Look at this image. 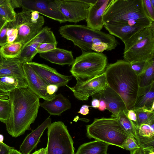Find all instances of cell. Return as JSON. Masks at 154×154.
I'll use <instances>...</instances> for the list:
<instances>
[{
    "label": "cell",
    "mask_w": 154,
    "mask_h": 154,
    "mask_svg": "<svg viewBox=\"0 0 154 154\" xmlns=\"http://www.w3.org/2000/svg\"><path fill=\"white\" fill-rule=\"evenodd\" d=\"M11 105L7 130L13 137L23 134L31 129L36 118L40 106L39 99L28 87L17 88L9 92Z\"/></svg>",
    "instance_id": "1"
},
{
    "label": "cell",
    "mask_w": 154,
    "mask_h": 154,
    "mask_svg": "<svg viewBox=\"0 0 154 154\" xmlns=\"http://www.w3.org/2000/svg\"><path fill=\"white\" fill-rule=\"evenodd\" d=\"M104 72L107 85L120 96L128 110L133 109L139 85L138 76L130 63L118 60L107 66Z\"/></svg>",
    "instance_id": "2"
},
{
    "label": "cell",
    "mask_w": 154,
    "mask_h": 154,
    "mask_svg": "<svg viewBox=\"0 0 154 154\" xmlns=\"http://www.w3.org/2000/svg\"><path fill=\"white\" fill-rule=\"evenodd\" d=\"M103 20L104 24H125L143 27L154 22L147 17L143 0H110Z\"/></svg>",
    "instance_id": "3"
},
{
    "label": "cell",
    "mask_w": 154,
    "mask_h": 154,
    "mask_svg": "<svg viewBox=\"0 0 154 154\" xmlns=\"http://www.w3.org/2000/svg\"><path fill=\"white\" fill-rule=\"evenodd\" d=\"M124 60L129 63L154 58V23L139 30L123 42Z\"/></svg>",
    "instance_id": "4"
},
{
    "label": "cell",
    "mask_w": 154,
    "mask_h": 154,
    "mask_svg": "<svg viewBox=\"0 0 154 154\" xmlns=\"http://www.w3.org/2000/svg\"><path fill=\"white\" fill-rule=\"evenodd\" d=\"M87 137L104 142L109 145L122 148L129 135L119 123L116 118H95L86 126Z\"/></svg>",
    "instance_id": "5"
},
{
    "label": "cell",
    "mask_w": 154,
    "mask_h": 154,
    "mask_svg": "<svg viewBox=\"0 0 154 154\" xmlns=\"http://www.w3.org/2000/svg\"><path fill=\"white\" fill-rule=\"evenodd\" d=\"M107 63V57L102 52H83L75 59L70 71L76 80L85 81L103 73Z\"/></svg>",
    "instance_id": "6"
},
{
    "label": "cell",
    "mask_w": 154,
    "mask_h": 154,
    "mask_svg": "<svg viewBox=\"0 0 154 154\" xmlns=\"http://www.w3.org/2000/svg\"><path fill=\"white\" fill-rule=\"evenodd\" d=\"M59 31L63 38L72 41L83 52L92 51V48L101 44L105 37L104 32L91 29L86 26L66 25Z\"/></svg>",
    "instance_id": "7"
},
{
    "label": "cell",
    "mask_w": 154,
    "mask_h": 154,
    "mask_svg": "<svg viewBox=\"0 0 154 154\" xmlns=\"http://www.w3.org/2000/svg\"><path fill=\"white\" fill-rule=\"evenodd\" d=\"M13 22L18 30L15 42L21 43L23 47L42 30L45 20L36 11L22 9L16 14V20Z\"/></svg>",
    "instance_id": "8"
},
{
    "label": "cell",
    "mask_w": 154,
    "mask_h": 154,
    "mask_svg": "<svg viewBox=\"0 0 154 154\" xmlns=\"http://www.w3.org/2000/svg\"><path fill=\"white\" fill-rule=\"evenodd\" d=\"M47 128L46 154H75L73 141L63 122H54Z\"/></svg>",
    "instance_id": "9"
},
{
    "label": "cell",
    "mask_w": 154,
    "mask_h": 154,
    "mask_svg": "<svg viewBox=\"0 0 154 154\" xmlns=\"http://www.w3.org/2000/svg\"><path fill=\"white\" fill-rule=\"evenodd\" d=\"M96 0H55L51 1L50 9L59 11L66 22L77 23L85 20L90 5Z\"/></svg>",
    "instance_id": "10"
},
{
    "label": "cell",
    "mask_w": 154,
    "mask_h": 154,
    "mask_svg": "<svg viewBox=\"0 0 154 154\" xmlns=\"http://www.w3.org/2000/svg\"><path fill=\"white\" fill-rule=\"evenodd\" d=\"M107 85L104 72L85 81L76 80V85L72 87L66 86L73 92L76 98L85 101L88 100L90 97L105 89Z\"/></svg>",
    "instance_id": "11"
},
{
    "label": "cell",
    "mask_w": 154,
    "mask_h": 154,
    "mask_svg": "<svg viewBox=\"0 0 154 154\" xmlns=\"http://www.w3.org/2000/svg\"><path fill=\"white\" fill-rule=\"evenodd\" d=\"M45 42L58 43L55 35L48 26H45L34 38L22 48L18 57L23 63L32 62L37 53V49L39 45Z\"/></svg>",
    "instance_id": "12"
},
{
    "label": "cell",
    "mask_w": 154,
    "mask_h": 154,
    "mask_svg": "<svg viewBox=\"0 0 154 154\" xmlns=\"http://www.w3.org/2000/svg\"><path fill=\"white\" fill-rule=\"evenodd\" d=\"M51 1L42 0H12L14 8L22 7V9L35 11L60 23L66 22L63 15L58 11L52 10L49 6Z\"/></svg>",
    "instance_id": "13"
},
{
    "label": "cell",
    "mask_w": 154,
    "mask_h": 154,
    "mask_svg": "<svg viewBox=\"0 0 154 154\" xmlns=\"http://www.w3.org/2000/svg\"><path fill=\"white\" fill-rule=\"evenodd\" d=\"M34 71L48 85H54L59 87L67 86L72 76L59 73L54 69L44 64L28 62Z\"/></svg>",
    "instance_id": "14"
},
{
    "label": "cell",
    "mask_w": 154,
    "mask_h": 154,
    "mask_svg": "<svg viewBox=\"0 0 154 154\" xmlns=\"http://www.w3.org/2000/svg\"><path fill=\"white\" fill-rule=\"evenodd\" d=\"M22 67L28 87L39 99L48 100L54 98L56 93L50 95L47 93L46 88L48 85L36 73L28 62L23 63Z\"/></svg>",
    "instance_id": "15"
},
{
    "label": "cell",
    "mask_w": 154,
    "mask_h": 154,
    "mask_svg": "<svg viewBox=\"0 0 154 154\" xmlns=\"http://www.w3.org/2000/svg\"><path fill=\"white\" fill-rule=\"evenodd\" d=\"M105 102L106 109L112 113L111 117L117 118L123 110L127 111L126 105L120 96L108 85L103 90L91 96Z\"/></svg>",
    "instance_id": "16"
},
{
    "label": "cell",
    "mask_w": 154,
    "mask_h": 154,
    "mask_svg": "<svg viewBox=\"0 0 154 154\" xmlns=\"http://www.w3.org/2000/svg\"><path fill=\"white\" fill-rule=\"evenodd\" d=\"M110 0H96L89 7L86 19L87 26L94 30L101 31L104 26L103 16Z\"/></svg>",
    "instance_id": "17"
},
{
    "label": "cell",
    "mask_w": 154,
    "mask_h": 154,
    "mask_svg": "<svg viewBox=\"0 0 154 154\" xmlns=\"http://www.w3.org/2000/svg\"><path fill=\"white\" fill-rule=\"evenodd\" d=\"M51 119L49 117L40 126L26 137L20 147L23 154H30L36 148L40 141L41 137L44 131L51 123Z\"/></svg>",
    "instance_id": "18"
},
{
    "label": "cell",
    "mask_w": 154,
    "mask_h": 154,
    "mask_svg": "<svg viewBox=\"0 0 154 154\" xmlns=\"http://www.w3.org/2000/svg\"><path fill=\"white\" fill-rule=\"evenodd\" d=\"M136 139L144 150L154 148V120L135 128Z\"/></svg>",
    "instance_id": "19"
},
{
    "label": "cell",
    "mask_w": 154,
    "mask_h": 154,
    "mask_svg": "<svg viewBox=\"0 0 154 154\" xmlns=\"http://www.w3.org/2000/svg\"><path fill=\"white\" fill-rule=\"evenodd\" d=\"M39 54L41 58L51 63L60 65H68L72 66L75 59L72 51L57 48Z\"/></svg>",
    "instance_id": "20"
},
{
    "label": "cell",
    "mask_w": 154,
    "mask_h": 154,
    "mask_svg": "<svg viewBox=\"0 0 154 154\" xmlns=\"http://www.w3.org/2000/svg\"><path fill=\"white\" fill-rule=\"evenodd\" d=\"M40 106L50 115L60 116L63 112L71 108V104L61 94H56L52 99L40 103Z\"/></svg>",
    "instance_id": "21"
},
{
    "label": "cell",
    "mask_w": 154,
    "mask_h": 154,
    "mask_svg": "<svg viewBox=\"0 0 154 154\" xmlns=\"http://www.w3.org/2000/svg\"><path fill=\"white\" fill-rule=\"evenodd\" d=\"M154 82L147 86L139 87L133 109H142L154 111Z\"/></svg>",
    "instance_id": "22"
},
{
    "label": "cell",
    "mask_w": 154,
    "mask_h": 154,
    "mask_svg": "<svg viewBox=\"0 0 154 154\" xmlns=\"http://www.w3.org/2000/svg\"><path fill=\"white\" fill-rule=\"evenodd\" d=\"M104 27L109 34L117 37L124 42L140 29L144 28L128 24H104Z\"/></svg>",
    "instance_id": "23"
},
{
    "label": "cell",
    "mask_w": 154,
    "mask_h": 154,
    "mask_svg": "<svg viewBox=\"0 0 154 154\" xmlns=\"http://www.w3.org/2000/svg\"><path fill=\"white\" fill-rule=\"evenodd\" d=\"M23 63L18 58H3L0 63V76L13 75L25 77L22 67Z\"/></svg>",
    "instance_id": "24"
},
{
    "label": "cell",
    "mask_w": 154,
    "mask_h": 154,
    "mask_svg": "<svg viewBox=\"0 0 154 154\" xmlns=\"http://www.w3.org/2000/svg\"><path fill=\"white\" fill-rule=\"evenodd\" d=\"M109 145L103 141L95 140L81 145L75 154H107Z\"/></svg>",
    "instance_id": "25"
},
{
    "label": "cell",
    "mask_w": 154,
    "mask_h": 154,
    "mask_svg": "<svg viewBox=\"0 0 154 154\" xmlns=\"http://www.w3.org/2000/svg\"><path fill=\"white\" fill-rule=\"evenodd\" d=\"M0 85L8 92L17 88L28 87L25 77L13 75L0 76Z\"/></svg>",
    "instance_id": "26"
},
{
    "label": "cell",
    "mask_w": 154,
    "mask_h": 154,
    "mask_svg": "<svg viewBox=\"0 0 154 154\" xmlns=\"http://www.w3.org/2000/svg\"><path fill=\"white\" fill-rule=\"evenodd\" d=\"M139 87L149 86L154 82V58L148 61L143 72L138 76Z\"/></svg>",
    "instance_id": "27"
},
{
    "label": "cell",
    "mask_w": 154,
    "mask_h": 154,
    "mask_svg": "<svg viewBox=\"0 0 154 154\" xmlns=\"http://www.w3.org/2000/svg\"><path fill=\"white\" fill-rule=\"evenodd\" d=\"M20 43L14 42L7 43L0 48V53L3 58H18L23 48Z\"/></svg>",
    "instance_id": "28"
},
{
    "label": "cell",
    "mask_w": 154,
    "mask_h": 154,
    "mask_svg": "<svg viewBox=\"0 0 154 154\" xmlns=\"http://www.w3.org/2000/svg\"><path fill=\"white\" fill-rule=\"evenodd\" d=\"M14 9L11 0H0V15L8 22L16 20V13Z\"/></svg>",
    "instance_id": "29"
},
{
    "label": "cell",
    "mask_w": 154,
    "mask_h": 154,
    "mask_svg": "<svg viewBox=\"0 0 154 154\" xmlns=\"http://www.w3.org/2000/svg\"><path fill=\"white\" fill-rule=\"evenodd\" d=\"M127 111L123 110L120 112L117 117L118 122L125 131L129 135L136 139V133L134 123L127 116Z\"/></svg>",
    "instance_id": "30"
},
{
    "label": "cell",
    "mask_w": 154,
    "mask_h": 154,
    "mask_svg": "<svg viewBox=\"0 0 154 154\" xmlns=\"http://www.w3.org/2000/svg\"><path fill=\"white\" fill-rule=\"evenodd\" d=\"M137 116L135 128L140 127L142 124H147L154 120V111L144 109H134Z\"/></svg>",
    "instance_id": "31"
},
{
    "label": "cell",
    "mask_w": 154,
    "mask_h": 154,
    "mask_svg": "<svg viewBox=\"0 0 154 154\" xmlns=\"http://www.w3.org/2000/svg\"><path fill=\"white\" fill-rule=\"evenodd\" d=\"M11 105L8 100H3L0 103V121L6 124L9 118Z\"/></svg>",
    "instance_id": "32"
},
{
    "label": "cell",
    "mask_w": 154,
    "mask_h": 154,
    "mask_svg": "<svg viewBox=\"0 0 154 154\" xmlns=\"http://www.w3.org/2000/svg\"><path fill=\"white\" fill-rule=\"evenodd\" d=\"M6 34L7 43L13 42L16 40L18 35V30L13 22H8Z\"/></svg>",
    "instance_id": "33"
},
{
    "label": "cell",
    "mask_w": 154,
    "mask_h": 154,
    "mask_svg": "<svg viewBox=\"0 0 154 154\" xmlns=\"http://www.w3.org/2000/svg\"><path fill=\"white\" fill-rule=\"evenodd\" d=\"M140 147L136 139L133 137L129 136L124 142L122 148L131 151Z\"/></svg>",
    "instance_id": "34"
},
{
    "label": "cell",
    "mask_w": 154,
    "mask_h": 154,
    "mask_svg": "<svg viewBox=\"0 0 154 154\" xmlns=\"http://www.w3.org/2000/svg\"><path fill=\"white\" fill-rule=\"evenodd\" d=\"M146 13L149 19L154 21V7L151 4V0H143Z\"/></svg>",
    "instance_id": "35"
},
{
    "label": "cell",
    "mask_w": 154,
    "mask_h": 154,
    "mask_svg": "<svg viewBox=\"0 0 154 154\" xmlns=\"http://www.w3.org/2000/svg\"><path fill=\"white\" fill-rule=\"evenodd\" d=\"M148 61L137 62L130 63L131 69L137 76L142 73L145 69Z\"/></svg>",
    "instance_id": "36"
},
{
    "label": "cell",
    "mask_w": 154,
    "mask_h": 154,
    "mask_svg": "<svg viewBox=\"0 0 154 154\" xmlns=\"http://www.w3.org/2000/svg\"><path fill=\"white\" fill-rule=\"evenodd\" d=\"M57 44L51 42H45L40 44L37 49V53L49 51L57 48Z\"/></svg>",
    "instance_id": "37"
},
{
    "label": "cell",
    "mask_w": 154,
    "mask_h": 154,
    "mask_svg": "<svg viewBox=\"0 0 154 154\" xmlns=\"http://www.w3.org/2000/svg\"><path fill=\"white\" fill-rule=\"evenodd\" d=\"M7 21L4 25L0 32V46H2L7 44V36L6 34L7 27Z\"/></svg>",
    "instance_id": "38"
},
{
    "label": "cell",
    "mask_w": 154,
    "mask_h": 154,
    "mask_svg": "<svg viewBox=\"0 0 154 154\" xmlns=\"http://www.w3.org/2000/svg\"><path fill=\"white\" fill-rule=\"evenodd\" d=\"M127 116L128 119L133 122L135 127L137 116L134 111L133 109L128 110Z\"/></svg>",
    "instance_id": "39"
},
{
    "label": "cell",
    "mask_w": 154,
    "mask_h": 154,
    "mask_svg": "<svg viewBox=\"0 0 154 154\" xmlns=\"http://www.w3.org/2000/svg\"><path fill=\"white\" fill-rule=\"evenodd\" d=\"M58 88V86L55 85H48L46 88L47 92L49 95H53L57 91Z\"/></svg>",
    "instance_id": "40"
},
{
    "label": "cell",
    "mask_w": 154,
    "mask_h": 154,
    "mask_svg": "<svg viewBox=\"0 0 154 154\" xmlns=\"http://www.w3.org/2000/svg\"><path fill=\"white\" fill-rule=\"evenodd\" d=\"M3 143H0V154H7L11 148Z\"/></svg>",
    "instance_id": "41"
},
{
    "label": "cell",
    "mask_w": 154,
    "mask_h": 154,
    "mask_svg": "<svg viewBox=\"0 0 154 154\" xmlns=\"http://www.w3.org/2000/svg\"><path fill=\"white\" fill-rule=\"evenodd\" d=\"M9 92L4 90L0 85V99L3 100L8 99Z\"/></svg>",
    "instance_id": "42"
},
{
    "label": "cell",
    "mask_w": 154,
    "mask_h": 154,
    "mask_svg": "<svg viewBox=\"0 0 154 154\" xmlns=\"http://www.w3.org/2000/svg\"><path fill=\"white\" fill-rule=\"evenodd\" d=\"M89 106L87 105H82L78 113L83 115H86L89 113Z\"/></svg>",
    "instance_id": "43"
},
{
    "label": "cell",
    "mask_w": 154,
    "mask_h": 154,
    "mask_svg": "<svg viewBox=\"0 0 154 154\" xmlns=\"http://www.w3.org/2000/svg\"><path fill=\"white\" fill-rule=\"evenodd\" d=\"M100 100L99 106L98 108L100 111H103L106 109V105L105 101L102 100Z\"/></svg>",
    "instance_id": "44"
},
{
    "label": "cell",
    "mask_w": 154,
    "mask_h": 154,
    "mask_svg": "<svg viewBox=\"0 0 154 154\" xmlns=\"http://www.w3.org/2000/svg\"><path fill=\"white\" fill-rule=\"evenodd\" d=\"M100 100L96 98H92L91 101V106L95 108H98L99 106Z\"/></svg>",
    "instance_id": "45"
},
{
    "label": "cell",
    "mask_w": 154,
    "mask_h": 154,
    "mask_svg": "<svg viewBox=\"0 0 154 154\" xmlns=\"http://www.w3.org/2000/svg\"><path fill=\"white\" fill-rule=\"evenodd\" d=\"M130 152V154H145L144 150L141 147Z\"/></svg>",
    "instance_id": "46"
},
{
    "label": "cell",
    "mask_w": 154,
    "mask_h": 154,
    "mask_svg": "<svg viewBox=\"0 0 154 154\" xmlns=\"http://www.w3.org/2000/svg\"><path fill=\"white\" fill-rule=\"evenodd\" d=\"M31 154H46V148L40 149Z\"/></svg>",
    "instance_id": "47"
},
{
    "label": "cell",
    "mask_w": 154,
    "mask_h": 154,
    "mask_svg": "<svg viewBox=\"0 0 154 154\" xmlns=\"http://www.w3.org/2000/svg\"><path fill=\"white\" fill-rule=\"evenodd\" d=\"M7 154H23V153L13 147H11Z\"/></svg>",
    "instance_id": "48"
},
{
    "label": "cell",
    "mask_w": 154,
    "mask_h": 154,
    "mask_svg": "<svg viewBox=\"0 0 154 154\" xmlns=\"http://www.w3.org/2000/svg\"><path fill=\"white\" fill-rule=\"evenodd\" d=\"M6 22L5 19L0 15V32Z\"/></svg>",
    "instance_id": "49"
},
{
    "label": "cell",
    "mask_w": 154,
    "mask_h": 154,
    "mask_svg": "<svg viewBox=\"0 0 154 154\" xmlns=\"http://www.w3.org/2000/svg\"><path fill=\"white\" fill-rule=\"evenodd\" d=\"M4 139V137L3 135L0 134V143H3Z\"/></svg>",
    "instance_id": "50"
},
{
    "label": "cell",
    "mask_w": 154,
    "mask_h": 154,
    "mask_svg": "<svg viewBox=\"0 0 154 154\" xmlns=\"http://www.w3.org/2000/svg\"><path fill=\"white\" fill-rule=\"evenodd\" d=\"M3 58L2 57V56L1 54L0 53V63L2 62Z\"/></svg>",
    "instance_id": "51"
},
{
    "label": "cell",
    "mask_w": 154,
    "mask_h": 154,
    "mask_svg": "<svg viewBox=\"0 0 154 154\" xmlns=\"http://www.w3.org/2000/svg\"><path fill=\"white\" fill-rule=\"evenodd\" d=\"M151 2L152 6L154 7V0H151Z\"/></svg>",
    "instance_id": "52"
},
{
    "label": "cell",
    "mask_w": 154,
    "mask_h": 154,
    "mask_svg": "<svg viewBox=\"0 0 154 154\" xmlns=\"http://www.w3.org/2000/svg\"><path fill=\"white\" fill-rule=\"evenodd\" d=\"M3 99H0V103L2 102L3 100Z\"/></svg>",
    "instance_id": "53"
}]
</instances>
